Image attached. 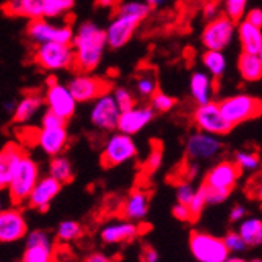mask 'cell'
<instances>
[{
    "instance_id": "d590c367",
    "label": "cell",
    "mask_w": 262,
    "mask_h": 262,
    "mask_svg": "<svg viewBox=\"0 0 262 262\" xmlns=\"http://www.w3.org/2000/svg\"><path fill=\"white\" fill-rule=\"evenodd\" d=\"M76 0H49L46 11V19H58L74 8Z\"/></svg>"
},
{
    "instance_id": "8d00e7d4",
    "label": "cell",
    "mask_w": 262,
    "mask_h": 262,
    "mask_svg": "<svg viewBox=\"0 0 262 262\" xmlns=\"http://www.w3.org/2000/svg\"><path fill=\"white\" fill-rule=\"evenodd\" d=\"M112 94H113V98H115L118 107H120L121 113L123 112H127V110H130V108H134L137 105L134 93L130 90L124 88V86H116V88H113Z\"/></svg>"
},
{
    "instance_id": "d6986e66",
    "label": "cell",
    "mask_w": 262,
    "mask_h": 262,
    "mask_svg": "<svg viewBox=\"0 0 262 262\" xmlns=\"http://www.w3.org/2000/svg\"><path fill=\"white\" fill-rule=\"evenodd\" d=\"M68 141H69V134H68L66 127H55V129L39 127V129H36L35 143L46 156H51V157L61 156V152L68 146Z\"/></svg>"
},
{
    "instance_id": "ab89813d",
    "label": "cell",
    "mask_w": 262,
    "mask_h": 262,
    "mask_svg": "<svg viewBox=\"0 0 262 262\" xmlns=\"http://www.w3.org/2000/svg\"><path fill=\"white\" fill-rule=\"evenodd\" d=\"M225 245L231 254H241L247 250V242L244 241V237L239 234V231H229L223 237Z\"/></svg>"
},
{
    "instance_id": "7402d4cb",
    "label": "cell",
    "mask_w": 262,
    "mask_h": 262,
    "mask_svg": "<svg viewBox=\"0 0 262 262\" xmlns=\"http://www.w3.org/2000/svg\"><path fill=\"white\" fill-rule=\"evenodd\" d=\"M190 96L196 102V105H204L213 102V94H215V79L206 71H195L190 76L188 82Z\"/></svg>"
},
{
    "instance_id": "4fadbf2b",
    "label": "cell",
    "mask_w": 262,
    "mask_h": 262,
    "mask_svg": "<svg viewBox=\"0 0 262 262\" xmlns=\"http://www.w3.org/2000/svg\"><path fill=\"white\" fill-rule=\"evenodd\" d=\"M121 118V110L118 107L113 94L107 93L99 99H96L90 110V121L93 127L102 132H115L118 130V123Z\"/></svg>"
},
{
    "instance_id": "f907efd6",
    "label": "cell",
    "mask_w": 262,
    "mask_h": 262,
    "mask_svg": "<svg viewBox=\"0 0 262 262\" xmlns=\"http://www.w3.org/2000/svg\"><path fill=\"white\" fill-rule=\"evenodd\" d=\"M83 262H115V260L110 256L104 254V253H93Z\"/></svg>"
},
{
    "instance_id": "603a6c76",
    "label": "cell",
    "mask_w": 262,
    "mask_h": 262,
    "mask_svg": "<svg viewBox=\"0 0 262 262\" xmlns=\"http://www.w3.org/2000/svg\"><path fill=\"white\" fill-rule=\"evenodd\" d=\"M24 156H26V152H24L22 146L14 141L7 143L2 148V152H0V185H2V188L10 187L14 170L17 168Z\"/></svg>"
},
{
    "instance_id": "9a60e30c",
    "label": "cell",
    "mask_w": 262,
    "mask_h": 262,
    "mask_svg": "<svg viewBox=\"0 0 262 262\" xmlns=\"http://www.w3.org/2000/svg\"><path fill=\"white\" fill-rule=\"evenodd\" d=\"M242 174V170L239 168V165L231 160H222L210 166L209 171L204 176V185L209 188L215 190H223V192H232V188L235 187L237 181H239Z\"/></svg>"
},
{
    "instance_id": "f6af8a7d",
    "label": "cell",
    "mask_w": 262,
    "mask_h": 262,
    "mask_svg": "<svg viewBox=\"0 0 262 262\" xmlns=\"http://www.w3.org/2000/svg\"><path fill=\"white\" fill-rule=\"evenodd\" d=\"M173 212V217L179 222H193L192 219V213H190V209L188 206L185 204H181V203H176L171 209Z\"/></svg>"
},
{
    "instance_id": "5b68a950",
    "label": "cell",
    "mask_w": 262,
    "mask_h": 262,
    "mask_svg": "<svg viewBox=\"0 0 262 262\" xmlns=\"http://www.w3.org/2000/svg\"><path fill=\"white\" fill-rule=\"evenodd\" d=\"M76 54L73 44H60V42H47L38 46L33 52V63L49 73L57 71L74 69Z\"/></svg>"
},
{
    "instance_id": "ee69618b",
    "label": "cell",
    "mask_w": 262,
    "mask_h": 262,
    "mask_svg": "<svg viewBox=\"0 0 262 262\" xmlns=\"http://www.w3.org/2000/svg\"><path fill=\"white\" fill-rule=\"evenodd\" d=\"M204 193H206V200H207V204L210 206H219V204H223L228 198H229V192H223V190H215V188H209L206 187L204 184L201 185Z\"/></svg>"
},
{
    "instance_id": "d6a6232c",
    "label": "cell",
    "mask_w": 262,
    "mask_h": 262,
    "mask_svg": "<svg viewBox=\"0 0 262 262\" xmlns=\"http://www.w3.org/2000/svg\"><path fill=\"white\" fill-rule=\"evenodd\" d=\"M82 235V226L76 220H63L57 226V237L61 242H73Z\"/></svg>"
},
{
    "instance_id": "836d02e7",
    "label": "cell",
    "mask_w": 262,
    "mask_h": 262,
    "mask_svg": "<svg viewBox=\"0 0 262 262\" xmlns=\"http://www.w3.org/2000/svg\"><path fill=\"white\" fill-rule=\"evenodd\" d=\"M162 162H163V149H162V145L159 141H154L152 143V148L148 154V157L143 162V170H145L146 174H154L160 166H162Z\"/></svg>"
},
{
    "instance_id": "bcb514c9",
    "label": "cell",
    "mask_w": 262,
    "mask_h": 262,
    "mask_svg": "<svg viewBox=\"0 0 262 262\" xmlns=\"http://www.w3.org/2000/svg\"><path fill=\"white\" fill-rule=\"evenodd\" d=\"M247 219V207L244 204H235L232 206L229 212V220L231 223H242Z\"/></svg>"
},
{
    "instance_id": "f5cc1de1",
    "label": "cell",
    "mask_w": 262,
    "mask_h": 262,
    "mask_svg": "<svg viewBox=\"0 0 262 262\" xmlns=\"http://www.w3.org/2000/svg\"><path fill=\"white\" fill-rule=\"evenodd\" d=\"M118 0H96V5L99 8H113L116 7Z\"/></svg>"
},
{
    "instance_id": "2e32d148",
    "label": "cell",
    "mask_w": 262,
    "mask_h": 262,
    "mask_svg": "<svg viewBox=\"0 0 262 262\" xmlns=\"http://www.w3.org/2000/svg\"><path fill=\"white\" fill-rule=\"evenodd\" d=\"M27 220L17 207L4 209L0 213V242L13 244L27 237Z\"/></svg>"
},
{
    "instance_id": "680465c9",
    "label": "cell",
    "mask_w": 262,
    "mask_h": 262,
    "mask_svg": "<svg viewBox=\"0 0 262 262\" xmlns=\"http://www.w3.org/2000/svg\"><path fill=\"white\" fill-rule=\"evenodd\" d=\"M19 262H22V260H19Z\"/></svg>"
},
{
    "instance_id": "8992f818",
    "label": "cell",
    "mask_w": 262,
    "mask_h": 262,
    "mask_svg": "<svg viewBox=\"0 0 262 262\" xmlns=\"http://www.w3.org/2000/svg\"><path fill=\"white\" fill-rule=\"evenodd\" d=\"M235 20L228 17L226 14H220L219 17L207 20L206 27L201 32V44L206 51H226L232 44L234 36L237 33Z\"/></svg>"
},
{
    "instance_id": "6da1fadb",
    "label": "cell",
    "mask_w": 262,
    "mask_h": 262,
    "mask_svg": "<svg viewBox=\"0 0 262 262\" xmlns=\"http://www.w3.org/2000/svg\"><path fill=\"white\" fill-rule=\"evenodd\" d=\"M73 47L76 54V73H93L101 64L105 47H108L105 30L94 22L80 24L74 35Z\"/></svg>"
},
{
    "instance_id": "b9f144b4",
    "label": "cell",
    "mask_w": 262,
    "mask_h": 262,
    "mask_svg": "<svg viewBox=\"0 0 262 262\" xmlns=\"http://www.w3.org/2000/svg\"><path fill=\"white\" fill-rule=\"evenodd\" d=\"M66 121L64 118H61L60 115H57L52 110H46L41 116V127L44 129H55V127H66Z\"/></svg>"
},
{
    "instance_id": "7dc6e473",
    "label": "cell",
    "mask_w": 262,
    "mask_h": 262,
    "mask_svg": "<svg viewBox=\"0 0 262 262\" xmlns=\"http://www.w3.org/2000/svg\"><path fill=\"white\" fill-rule=\"evenodd\" d=\"M242 20H247V22L251 24V26H256V27L262 29V8H251V10H248Z\"/></svg>"
},
{
    "instance_id": "4316f807",
    "label": "cell",
    "mask_w": 262,
    "mask_h": 262,
    "mask_svg": "<svg viewBox=\"0 0 262 262\" xmlns=\"http://www.w3.org/2000/svg\"><path fill=\"white\" fill-rule=\"evenodd\" d=\"M237 39L241 42L242 52L257 55L262 49V29L251 26L247 20L237 22Z\"/></svg>"
},
{
    "instance_id": "ba28073f",
    "label": "cell",
    "mask_w": 262,
    "mask_h": 262,
    "mask_svg": "<svg viewBox=\"0 0 262 262\" xmlns=\"http://www.w3.org/2000/svg\"><path fill=\"white\" fill-rule=\"evenodd\" d=\"M188 247L198 262H225L231 254L222 237L204 231H193L190 234Z\"/></svg>"
},
{
    "instance_id": "db71d44e",
    "label": "cell",
    "mask_w": 262,
    "mask_h": 262,
    "mask_svg": "<svg viewBox=\"0 0 262 262\" xmlns=\"http://www.w3.org/2000/svg\"><path fill=\"white\" fill-rule=\"evenodd\" d=\"M145 2H146L151 8H159V7H163L165 4H168L170 0H145Z\"/></svg>"
},
{
    "instance_id": "44dd1931",
    "label": "cell",
    "mask_w": 262,
    "mask_h": 262,
    "mask_svg": "<svg viewBox=\"0 0 262 262\" xmlns=\"http://www.w3.org/2000/svg\"><path fill=\"white\" fill-rule=\"evenodd\" d=\"M61 187L63 184L54 179L52 176H42L29 198V206L39 212H46L49 209L51 203L55 200V196L61 192Z\"/></svg>"
},
{
    "instance_id": "e0dca14e",
    "label": "cell",
    "mask_w": 262,
    "mask_h": 262,
    "mask_svg": "<svg viewBox=\"0 0 262 262\" xmlns=\"http://www.w3.org/2000/svg\"><path fill=\"white\" fill-rule=\"evenodd\" d=\"M54 248L51 235L42 229H35L26 237V251L22 262H52Z\"/></svg>"
},
{
    "instance_id": "52a82bcc",
    "label": "cell",
    "mask_w": 262,
    "mask_h": 262,
    "mask_svg": "<svg viewBox=\"0 0 262 262\" xmlns=\"http://www.w3.org/2000/svg\"><path fill=\"white\" fill-rule=\"evenodd\" d=\"M27 38L36 44H47V42H60V44H73L76 30L69 24H54L51 19H36L30 20L27 26Z\"/></svg>"
},
{
    "instance_id": "f1b7e54d",
    "label": "cell",
    "mask_w": 262,
    "mask_h": 262,
    "mask_svg": "<svg viewBox=\"0 0 262 262\" xmlns=\"http://www.w3.org/2000/svg\"><path fill=\"white\" fill-rule=\"evenodd\" d=\"M201 63L206 73L215 80L222 79L228 71V57L223 51H204Z\"/></svg>"
},
{
    "instance_id": "7c38bea8",
    "label": "cell",
    "mask_w": 262,
    "mask_h": 262,
    "mask_svg": "<svg viewBox=\"0 0 262 262\" xmlns=\"http://www.w3.org/2000/svg\"><path fill=\"white\" fill-rule=\"evenodd\" d=\"M223 151V143L217 135L196 130L185 141V156L190 162H207L217 159Z\"/></svg>"
},
{
    "instance_id": "1f68e13d",
    "label": "cell",
    "mask_w": 262,
    "mask_h": 262,
    "mask_svg": "<svg viewBox=\"0 0 262 262\" xmlns=\"http://www.w3.org/2000/svg\"><path fill=\"white\" fill-rule=\"evenodd\" d=\"M49 176H52L54 179H57L61 184H68L73 181L74 170H73V165H71L69 159H66L64 156L52 157V160L49 163Z\"/></svg>"
},
{
    "instance_id": "9c48e42d",
    "label": "cell",
    "mask_w": 262,
    "mask_h": 262,
    "mask_svg": "<svg viewBox=\"0 0 262 262\" xmlns=\"http://www.w3.org/2000/svg\"><path fill=\"white\" fill-rule=\"evenodd\" d=\"M138 152L137 143L127 134L120 130L112 132L110 137L105 140V145L101 152V160L105 168H113V166L124 165L126 162L135 159Z\"/></svg>"
},
{
    "instance_id": "9f6ffc18",
    "label": "cell",
    "mask_w": 262,
    "mask_h": 262,
    "mask_svg": "<svg viewBox=\"0 0 262 262\" xmlns=\"http://www.w3.org/2000/svg\"><path fill=\"white\" fill-rule=\"evenodd\" d=\"M257 55H259V60H260V63H262V49L259 51V54H257Z\"/></svg>"
},
{
    "instance_id": "ffe728a7",
    "label": "cell",
    "mask_w": 262,
    "mask_h": 262,
    "mask_svg": "<svg viewBox=\"0 0 262 262\" xmlns=\"http://www.w3.org/2000/svg\"><path fill=\"white\" fill-rule=\"evenodd\" d=\"M140 232H141L140 225L129 220H121V222H113L105 225L101 229L99 237L107 245H120L135 241L140 235Z\"/></svg>"
},
{
    "instance_id": "3957f363",
    "label": "cell",
    "mask_w": 262,
    "mask_h": 262,
    "mask_svg": "<svg viewBox=\"0 0 262 262\" xmlns=\"http://www.w3.org/2000/svg\"><path fill=\"white\" fill-rule=\"evenodd\" d=\"M225 120L232 126L254 120L262 115V99L248 93H235L219 102Z\"/></svg>"
},
{
    "instance_id": "7a4b0ae2",
    "label": "cell",
    "mask_w": 262,
    "mask_h": 262,
    "mask_svg": "<svg viewBox=\"0 0 262 262\" xmlns=\"http://www.w3.org/2000/svg\"><path fill=\"white\" fill-rule=\"evenodd\" d=\"M151 7L146 2H124L116 7L115 16L105 29L107 44L110 49L118 51L124 47L134 36L140 24L148 17Z\"/></svg>"
},
{
    "instance_id": "f35d334b",
    "label": "cell",
    "mask_w": 262,
    "mask_h": 262,
    "mask_svg": "<svg viewBox=\"0 0 262 262\" xmlns=\"http://www.w3.org/2000/svg\"><path fill=\"white\" fill-rule=\"evenodd\" d=\"M248 0H225V14L235 22H241L247 14Z\"/></svg>"
},
{
    "instance_id": "ac0fdd59",
    "label": "cell",
    "mask_w": 262,
    "mask_h": 262,
    "mask_svg": "<svg viewBox=\"0 0 262 262\" xmlns=\"http://www.w3.org/2000/svg\"><path fill=\"white\" fill-rule=\"evenodd\" d=\"M154 116H156V110L151 105H135L134 108L121 113L120 123H118V130L130 137L137 135L146 126L151 124Z\"/></svg>"
},
{
    "instance_id": "60d3db41",
    "label": "cell",
    "mask_w": 262,
    "mask_h": 262,
    "mask_svg": "<svg viewBox=\"0 0 262 262\" xmlns=\"http://www.w3.org/2000/svg\"><path fill=\"white\" fill-rule=\"evenodd\" d=\"M206 206H207L206 193H204L203 187H200V188L196 190L195 198L192 200V203L188 204V209H190V213H192L193 222H196V220L201 217V213H203V210H204V207H206Z\"/></svg>"
},
{
    "instance_id": "83f0119b",
    "label": "cell",
    "mask_w": 262,
    "mask_h": 262,
    "mask_svg": "<svg viewBox=\"0 0 262 262\" xmlns=\"http://www.w3.org/2000/svg\"><path fill=\"white\" fill-rule=\"evenodd\" d=\"M237 71L245 82L262 80V63L259 60V55L242 52L237 58Z\"/></svg>"
},
{
    "instance_id": "d4e9b609",
    "label": "cell",
    "mask_w": 262,
    "mask_h": 262,
    "mask_svg": "<svg viewBox=\"0 0 262 262\" xmlns=\"http://www.w3.org/2000/svg\"><path fill=\"white\" fill-rule=\"evenodd\" d=\"M148 212H149V195L148 192H145V190H141V188L132 190L121 206V213L124 220H129L134 223L145 220Z\"/></svg>"
},
{
    "instance_id": "cb8c5ba5",
    "label": "cell",
    "mask_w": 262,
    "mask_h": 262,
    "mask_svg": "<svg viewBox=\"0 0 262 262\" xmlns=\"http://www.w3.org/2000/svg\"><path fill=\"white\" fill-rule=\"evenodd\" d=\"M49 0H7L4 11L10 16L26 17L29 20L46 19Z\"/></svg>"
},
{
    "instance_id": "816d5d0a",
    "label": "cell",
    "mask_w": 262,
    "mask_h": 262,
    "mask_svg": "<svg viewBox=\"0 0 262 262\" xmlns=\"http://www.w3.org/2000/svg\"><path fill=\"white\" fill-rule=\"evenodd\" d=\"M253 196H254V198L262 204V179H260V181L253 187Z\"/></svg>"
},
{
    "instance_id": "5bb4252c",
    "label": "cell",
    "mask_w": 262,
    "mask_h": 262,
    "mask_svg": "<svg viewBox=\"0 0 262 262\" xmlns=\"http://www.w3.org/2000/svg\"><path fill=\"white\" fill-rule=\"evenodd\" d=\"M193 123L198 130L223 137L231 132L232 126L225 120L219 102H209L204 105H196L193 112Z\"/></svg>"
},
{
    "instance_id": "7bdbcfd3",
    "label": "cell",
    "mask_w": 262,
    "mask_h": 262,
    "mask_svg": "<svg viewBox=\"0 0 262 262\" xmlns=\"http://www.w3.org/2000/svg\"><path fill=\"white\" fill-rule=\"evenodd\" d=\"M195 195H196V190L193 188L192 184H188V182H182L176 188V200L181 204L188 206L190 203H192V200L195 198Z\"/></svg>"
},
{
    "instance_id": "8fae6325",
    "label": "cell",
    "mask_w": 262,
    "mask_h": 262,
    "mask_svg": "<svg viewBox=\"0 0 262 262\" xmlns=\"http://www.w3.org/2000/svg\"><path fill=\"white\" fill-rule=\"evenodd\" d=\"M68 86L79 104L94 102L104 94L110 93L112 83L99 76H91L85 73H77L68 82Z\"/></svg>"
},
{
    "instance_id": "6f0895ef",
    "label": "cell",
    "mask_w": 262,
    "mask_h": 262,
    "mask_svg": "<svg viewBox=\"0 0 262 262\" xmlns=\"http://www.w3.org/2000/svg\"><path fill=\"white\" fill-rule=\"evenodd\" d=\"M250 262H262L260 259H253V260H250Z\"/></svg>"
},
{
    "instance_id": "74e56055",
    "label": "cell",
    "mask_w": 262,
    "mask_h": 262,
    "mask_svg": "<svg viewBox=\"0 0 262 262\" xmlns=\"http://www.w3.org/2000/svg\"><path fill=\"white\" fill-rule=\"evenodd\" d=\"M149 105L156 110V113H166L176 105V98L170 96V94H166L163 91H157L151 98Z\"/></svg>"
},
{
    "instance_id": "e575fe53",
    "label": "cell",
    "mask_w": 262,
    "mask_h": 262,
    "mask_svg": "<svg viewBox=\"0 0 262 262\" xmlns=\"http://www.w3.org/2000/svg\"><path fill=\"white\" fill-rule=\"evenodd\" d=\"M234 162L239 165L242 171H256L260 166V157L251 151H237L234 156Z\"/></svg>"
},
{
    "instance_id": "4dcf8cb0",
    "label": "cell",
    "mask_w": 262,
    "mask_h": 262,
    "mask_svg": "<svg viewBox=\"0 0 262 262\" xmlns=\"http://www.w3.org/2000/svg\"><path fill=\"white\" fill-rule=\"evenodd\" d=\"M239 234L244 237L248 247L262 245V220L257 217H248L239 225Z\"/></svg>"
},
{
    "instance_id": "c3c4849f",
    "label": "cell",
    "mask_w": 262,
    "mask_h": 262,
    "mask_svg": "<svg viewBox=\"0 0 262 262\" xmlns=\"http://www.w3.org/2000/svg\"><path fill=\"white\" fill-rule=\"evenodd\" d=\"M203 14L207 20H212L220 16V5L219 2H215V0H210V2H207L203 8Z\"/></svg>"
},
{
    "instance_id": "f546056e",
    "label": "cell",
    "mask_w": 262,
    "mask_h": 262,
    "mask_svg": "<svg viewBox=\"0 0 262 262\" xmlns=\"http://www.w3.org/2000/svg\"><path fill=\"white\" fill-rule=\"evenodd\" d=\"M159 91L157 88V77L156 73L149 68H145L137 73L135 77V93L140 98L151 99L154 94Z\"/></svg>"
},
{
    "instance_id": "30bf717a",
    "label": "cell",
    "mask_w": 262,
    "mask_h": 262,
    "mask_svg": "<svg viewBox=\"0 0 262 262\" xmlns=\"http://www.w3.org/2000/svg\"><path fill=\"white\" fill-rule=\"evenodd\" d=\"M44 102L47 110H52L64 120L73 118L77 108V101L71 93L68 83H61L55 76L47 79V86L44 91Z\"/></svg>"
},
{
    "instance_id": "484cf974",
    "label": "cell",
    "mask_w": 262,
    "mask_h": 262,
    "mask_svg": "<svg viewBox=\"0 0 262 262\" xmlns=\"http://www.w3.org/2000/svg\"><path fill=\"white\" fill-rule=\"evenodd\" d=\"M46 105L44 96L38 93H30L26 94L20 101H17L16 108L13 112V121L17 124H26L32 121L33 118L41 112V108Z\"/></svg>"
},
{
    "instance_id": "681fc988",
    "label": "cell",
    "mask_w": 262,
    "mask_h": 262,
    "mask_svg": "<svg viewBox=\"0 0 262 262\" xmlns=\"http://www.w3.org/2000/svg\"><path fill=\"white\" fill-rule=\"evenodd\" d=\"M141 262H159V253L152 247H145L141 251Z\"/></svg>"
},
{
    "instance_id": "11a10c76",
    "label": "cell",
    "mask_w": 262,
    "mask_h": 262,
    "mask_svg": "<svg viewBox=\"0 0 262 262\" xmlns=\"http://www.w3.org/2000/svg\"><path fill=\"white\" fill-rule=\"evenodd\" d=\"M225 262H247V260L241 256H237V254H229Z\"/></svg>"
},
{
    "instance_id": "277c9868",
    "label": "cell",
    "mask_w": 262,
    "mask_h": 262,
    "mask_svg": "<svg viewBox=\"0 0 262 262\" xmlns=\"http://www.w3.org/2000/svg\"><path fill=\"white\" fill-rule=\"evenodd\" d=\"M39 166L30 157L24 156L19 162L17 168L14 170L13 179L8 187V195L13 204L19 206L22 203H29V198L39 181Z\"/></svg>"
}]
</instances>
